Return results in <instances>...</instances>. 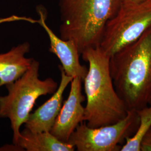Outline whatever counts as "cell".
Here are the masks:
<instances>
[{"label":"cell","mask_w":151,"mask_h":151,"mask_svg":"<svg viewBox=\"0 0 151 151\" xmlns=\"http://www.w3.org/2000/svg\"><path fill=\"white\" fill-rule=\"evenodd\" d=\"M58 68L60 81L57 90L47 101L30 113L24 124L25 128L32 132H50L62 106L63 93L73 78L65 74L61 65Z\"/></svg>","instance_id":"9"},{"label":"cell","mask_w":151,"mask_h":151,"mask_svg":"<svg viewBox=\"0 0 151 151\" xmlns=\"http://www.w3.org/2000/svg\"><path fill=\"white\" fill-rule=\"evenodd\" d=\"M39 19L34 20L25 17L12 16L6 18L7 22L24 20L32 23H38L43 28L48 36L50 42L49 51L55 54L60 60L61 65L67 75L73 78L79 77L84 80L88 71L86 66L81 65L80 60V53L75 43L71 40H65L55 34L46 23L47 10L43 5H38L36 8Z\"/></svg>","instance_id":"7"},{"label":"cell","mask_w":151,"mask_h":151,"mask_svg":"<svg viewBox=\"0 0 151 151\" xmlns=\"http://www.w3.org/2000/svg\"><path fill=\"white\" fill-rule=\"evenodd\" d=\"M30 47L29 42H25L0 54V88L16 81L30 67L34 58L25 55Z\"/></svg>","instance_id":"10"},{"label":"cell","mask_w":151,"mask_h":151,"mask_svg":"<svg viewBox=\"0 0 151 151\" xmlns=\"http://www.w3.org/2000/svg\"><path fill=\"white\" fill-rule=\"evenodd\" d=\"M82 80L75 77L70 82L68 96L60 110L50 132L60 141L67 143L72 133L84 122L85 107L82 103L86 96L82 92Z\"/></svg>","instance_id":"8"},{"label":"cell","mask_w":151,"mask_h":151,"mask_svg":"<svg viewBox=\"0 0 151 151\" xmlns=\"http://www.w3.org/2000/svg\"><path fill=\"white\" fill-rule=\"evenodd\" d=\"M146 0H120L121 7H128L138 5Z\"/></svg>","instance_id":"14"},{"label":"cell","mask_w":151,"mask_h":151,"mask_svg":"<svg viewBox=\"0 0 151 151\" xmlns=\"http://www.w3.org/2000/svg\"><path fill=\"white\" fill-rule=\"evenodd\" d=\"M140 148V151H151V128L144 136Z\"/></svg>","instance_id":"13"},{"label":"cell","mask_w":151,"mask_h":151,"mask_svg":"<svg viewBox=\"0 0 151 151\" xmlns=\"http://www.w3.org/2000/svg\"><path fill=\"white\" fill-rule=\"evenodd\" d=\"M40 63L34 59L30 67L16 81L6 85L8 93L0 96V118L10 122L12 142L17 145L20 128L25 124L35 102L42 96L53 94L58 83L51 78H39Z\"/></svg>","instance_id":"4"},{"label":"cell","mask_w":151,"mask_h":151,"mask_svg":"<svg viewBox=\"0 0 151 151\" xmlns=\"http://www.w3.org/2000/svg\"><path fill=\"white\" fill-rule=\"evenodd\" d=\"M115 90L128 110L151 103V27L133 43L110 58Z\"/></svg>","instance_id":"1"},{"label":"cell","mask_w":151,"mask_h":151,"mask_svg":"<svg viewBox=\"0 0 151 151\" xmlns=\"http://www.w3.org/2000/svg\"><path fill=\"white\" fill-rule=\"evenodd\" d=\"M17 145L24 151H73L75 147L60 141L50 132H33L25 128L20 132Z\"/></svg>","instance_id":"11"},{"label":"cell","mask_w":151,"mask_h":151,"mask_svg":"<svg viewBox=\"0 0 151 151\" xmlns=\"http://www.w3.org/2000/svg\"><path fill=\"white\" fill-rule=\"evenodd\" d=\"M139 122L133 135L125 139L120 151H140V144L144 136L151 128V105L137 110Z\"/></svg>","instance_id":"12"},{"label":"cell","mask_w":151,"mask_h":151,"mask_svg":"<svg viewBox=\"0 0 151 151\" xmlns=\"http://www.w3.org/2000/svg\"><path fill=\"white\" fill-rule=\"evenodd\" d=\"M88 63L83 82L86 95L84 122L91 128L114 124L124 118L128 110L119 96L110 72V57L99 47L90 48L81 54Z\"/></svg>","instance_id":"2"},{"label":"cell","mask_w":151,"mask_h":151,"mask_svg":"<svg viewBox=\"0 0 151 151\" xmlns=\"http://www.w3.org/2000/svg\"><path fill=\"white\" fill-rule=\"evenodd\" d=\"M151 27V0L137 5L120 7L107 22L99 47L111 57L133 43Z\"/></svg>","instance_id":"5"},{"label":"cell","mask_w":151,"mask_h":151,"mask_svg":"<svg viewBox=\"0 0 151 151\" xmlns=\"http://www.w3.org/2000/svg\"><path fill=\"white\" fill-rule=\"evenodd\" d=\"M120 7V0H60V37L73 41L80 54L99 47L107 22Z\"/></svg>","instance_id":"3"},{"label":"cell","mask_w":151,"mask_h":151,"mask_svg":"<svg viewBox=\"0 0 151 151\" xmlns=\"http://www.w3.org/2000/svg\"><path fill=\"white\" fill-rule=\"evenodd\" d=\"M139 122L137 111L129 110L126 116L116 123L91 128L85 122L72 133L68 143L78 151H119L126 138L135 133Z\"/></svg>","instance_id":"6"},{"label":"cell","mask_w":151,"mask_h":151,"mask_svg":"<svg viewBox=\"0 0 151 151\" xmlns=\"http://www.w3.org/2000/svg\"><path fill=\"white\" fill-rule=\"evenodd\" d=\"M150 105H151V104H150Z\"/></svg>","instance_id":"15"}]
</instances>
